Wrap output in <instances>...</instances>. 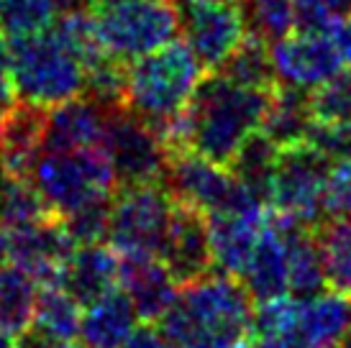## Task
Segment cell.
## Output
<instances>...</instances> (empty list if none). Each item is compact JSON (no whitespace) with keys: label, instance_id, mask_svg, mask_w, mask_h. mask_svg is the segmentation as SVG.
Returning a JSON list of instances; mask_svg holds the SVG:
<instances>
[{"label":"cell","instance_id":"8","mask_svg":"<svg viewBox=\"0 0 351 348\" xmlns=\"http://www.w3.org/2000/svg\"><path fill=\"white\" fill-rule=\"evenodd\" d=\"M331 169V159L305 141L280 149L269 179L267 208L311 228L321 225L323 221H328L326 195Z\"/></svg>","mask_w":351,"mask_h":348},{"label":"cell","instance_id":"18","mask_svg":"<svg viewBox=\"0 0 351 348\" xmlns=\"http://www.w3.org/2000/svg\"><path fill=\"white\" fill-rule=\"evenodd\" d=\"M293 325L311 348H339L351 330V297L326 290L295 297Z\"/></svg>","mask_w":351,"mask_h":348},{"label":"cell","instance_id":"30","mask_svg":"<svg viewBox=\"0 0 351 348\" xmlns=\"http://www.w3.org/2000/svg\"><path fill=\"white\" fill-rule=\"evenodd\" d=\"M47 215H51V210L36 192L34 182L5 174V179L0 182V225L8 231L36 223Z\"/></svg>","mask_w":351,"mask_h":348},{"label":"cell","instance_id":"12","mask_svg":"<svg viewBox=\"0 0 351 348\" xmlns=\"http://www.w3.org/2000/svg\"><path fill=\"white\" fill-rule=\"evenodd\" d=\"M8 259L26 269L39 287L62 284V274L77 243L72 241L59 215H47L36 223L8 228Z\"/></svg>","mask_w":351,"mask_h":348},{"label":"cell","instance_id":"31","mask_svg":"<svg viewBox=\"0 0 351 348\" xmlns=\"http://www.w3.org/2000/svg\"><path fill=\"white\" fill-rule=\"evenodd\" d=\"M311 116L318 123H351V67H343L333 77L308 92Z\"/></svg>","mask_w":351,"mask_h":348},{"label":"cell","instance_id":"25","mask_svg":"<svg viewBox=\"0 0 351 348\" xmlns=\"http://www.w3.org/2000/svg\"><path fill=\"white\" fill-rule=\"evenodd\" d=\"M328 287L351 297V218H328L315 225Z\"/></svg>","mask_w":351,"mask_h":348},{"label":"cell","instance_id":"10","mask_svg":"<svg viewBox=\"0 0 351 348\" xmlns=\"http://www.w3.org/2000/svg\"><path fill=\"white\" fill-rule=\"evenodd\" d=\"M100 149L113 166L118 187L162 184L165 179L169 156L165 141L147 121H141L128 108H116L106 113Z\"/></svg>","mask_w":351,"mask_h":348},{"label":"cell","instance_id":"4","mask_svg":"<svg viewBox=\"0 0 351 348\" xmlns=\"http://www.w3.org/2000/svg\"><path fill=\"white\" fill-rule=\"evenodd\" d=\"M13 95L39 108H51L85 92V67L49 29L10 41Z\"/></svg>","mask_w":351,"mask_h":348},{"label":"cell","instance_id":"45","mask_svg":"<svg viewBox=\"0 0 351 348\" xmlns=\"http://www.w3.org/2000/svg\"><path fill=\"white\" fill-rule=\"evenodd\" d=\"M339 348H351V330H349V336L341 340V346H339Z\"/></svg>","mask_w":351,"mask_h":348},{"label":"cell","instance_id":"6","mask_svg":"<svg viewBox=\"0 0 351 348\" xmlns=\"http://www.w3.org/2000/svg\"><path fill=\"white\" fill-rule=\"evenodd\" d=\"M29 179L59 218L88 203L108 200L118 190L113 166L100 144L77 151H41Z\"/></svg>","mask_w":351,"mask_h":348},{"label":"cell","instance_id":"29","mask_svg":"<svg viewBox=\"0 0 351 348\" xmlns=\"http://www.w3.org/2000/svg\"><path fill=\"white\" fill-rule=\"evenodd\" d=\"M69 8V0H0V23L13 36L47 31Z\"/></svg>","mask_w":351,"mask_h":348},{"label":"cell","instance_id":"14","mask_svg":"<svg viewBox=\"0 0 351 348\" xmlns=\"http://www.w3.org/2000/svg\"><path fill=\"white\" fill-rule=\"evenodd\" d=\"M159 259L165 261V266L180 287L213 271L208 215L190 205L175 203Z\"/></svg>","mask_w":351,"mask_h":348},{"label":"cell","instance_id":"5","mask_svg":"<svg viewBox=\"0 0 351 348\" xmlns=\"http://www.w3.org/2000/svg\"><path fill=\"white\" fill-rule=\"evenodd\" d=\"M90 16L103 51L123 64L169 44L182 21L175 0H95Z\"/></svg>","mask_w":351,"mask_h":348},{"label":"cell","instance_id":"42","mask_svg":"<svg viewBox=\"0 0 351 348\" xmlns=\"http://www.w3.org/2000/svg\"><path fill=\"white\" fill-rule=\"evenodd\" d=\"M0 348H16V340H13V333L0 328Z\"/></svg>","mask_w":351,"mask_h":348},{"label":"cell","instance_id":"13","mask_svg":"<svg viewBox=\"0 0 351 348\" xmlns=\"http://www.w3.org/2000/svg\"><path fill=\"white\" fill-rule=\"evenodd\" d=\"M269 54L277 82L300 90H313L343 69V62L328 34L290 31L272 41Z\"/></svg>","mask_w":351,"mask_h":348},{"label":"cell","instance_id":"32","mask_svg":"<svg viewBox=\"0 0 351 348\" xmlns=\"http://www.w3.org/2000/svg\"><path fill=\"white\" fill-rule=\"evenodd\" d=\"M246 21L262 39L274 41L293 31V0H246Z\"/></svg>","mask_w":351,"mask_h":348},{"label":"cell","instance_id":"22","mask_svg":"<svg viewBox=\"0 0 351 348\" xmlns=\"http://www.w3.org/2000/svg\"><path fill=\"white\" fill-rule=\"evenodd\" d=\"M136 310L121 287L82 308L80 336L85 348H121L136 328Z\"/></svg>","mask_w":351,"mask_h":348},{"label":"cell","instance_id":"38","mask_svg":"<svg viewBox=\"0 0 351 348\" xmlns=\"http://www.w3.org/2000/svg\"><path fill=\"white\" fill-rule=\"evenodd\" d=\"M121 348H177V346L162 333V328H154V325L149 323V325L134 328V333L128 336L126 343Z\"/></svg>","mask_w":351,"mask_h":348},{"label":"cell","instance_id":"9","mask_svg":"<svg viewBox=\"0 0 351 348\" xmlns=\"http://www.w3.org/2000/svg\"><path fill=\"white\" fill-rule=\"evenodd\" d=\"M175 200L165 184L118 187L110 197L108 241L118 253L159 256Z\"/></svg>","mask_w":351,"mask_h":348},{"label":"cell","instance_id":"20","mask_svg":"<svg viewBox=\"0 0 351 348\" xmlns=\"http://www.w3.org/2000/svg\"><path fill=\"white\" fill-rule=\"evenodd\" d=\"M47 108L31 105L19 100L5 113V126L0 136V164L10 177L29 179L31 169L41 156V136H44Z\"/></svg>","mask_w":351,"mask_h":348},{"label":"cell","instance_id":"15","mask_svg":"<svg viewBox=\"0 0 351 348\" xmlns=\"http://www.w3.org/2000/svg\"><path fill=\"white\" fill-rule=\"evenodd\" d=\"M118 287L128 295L136 318L144 323H156L180 292L165 261L147 253H118Z\"/></svg>","mask_w":351,"mask_h":348},{"label":"cell","instance_id":"35","mask_svg":"<svg viewBox=\"0 0 351 348\" xmlns=\"http://www.w3.org/2000/svg\"><path fill=\"white\" fill-rule=\"evenodd\" d=\"M339 10L333 0H293V31L326 34Z\"/></svg>","mask_w":351,"mask_h":348},{"label":"cell","instance_id":"40","mask_svg":"<svg viewBox=\"0 0 351 348\" xmlns=\"http://www.w3.org/2000/svg\"><path fill=\"white\" fill-rule=\"evenodd\" d=\"M13 82H10V44L0 34V103L10 105L13 100Z\"/></svg>","mask_w":351,"mask_h":348},{"label":"cell","instance_id":"46","mask_svg":"<svg viewBox=\"0 0 351 348\" xmlns=\"http://www.w3.org/2000/svg\"><path fill=\"white\" fill-rule=\"evenodd\" d=\"M85 3H95V0H85Z\"/></svg>","mask_w":351,"mask_h":348},{"label":"cell","instance_id":"21","mask_svg":"<svg viewBox=\"0 0 351 348\" xmlns=\"http://www.w3.org/2000/svg\"><path fill=\"white\" fill-rule=\"evenodd\" d=\"M62 287L85 308L118 287V251L113 246L88 243L77 246L69 256Z\"/></svg>","mask_w":351,"mask_h":348},{"label":"cell","instance_id":"17","mask_svg":"<svg viewBox=\"0 0 351 348\" xmlns=\"http://www.w3.org/2000/svg\"><path fill=\"white\" fill-rule=\"evenodd\" d=\"M264 221H267V208L208 215L215 269L231 274V277H241L249 259H252Z\"/></svg>","mask_w":351,"mask_h":348},{"label":"cell","instance_id":"27","mask_svg":"<svg viewBox=\"0 0 351 348\" xmlns=\"http://www.w3.org/2000/svg\"><path fill=\"white\" fill-rule=\"evenodd\" d=\"M80 320H82V305L62 284L39 287L34 323H31L34 328L57 338H77Z\"/></svg>","mask_w":351,"mask_h":348},{"label":"cell","instance_id":"26","mask_svg":"<svg viewBox=\"0 0 351 348\" xmlns=\"http://www.w3.org/2000/svg\"><path fill=\"white\" fill-rule=\"evenodd\" d=\"M218 72L239 82V85L256 87V90H274V85H277L269 41L262 39L254 31L246 34L244 41L236 47V51L226 59V64Z\"/></svg>","mask_w":351,"mask_h":348},{"label":"cell","instance_id":"34","mask_svg":"<svg viewBox=\"0 0 351 348\" xmlns=\"http://www.w3.org/2000/svg\"><path fill=\"white\" fill-rule=\"evenodd\" d=\"M305 144L318 149L333 164L351 159V123H318V121H313Z\"/></svg>","mask_w":351,"mask_h":348},{"label":"cell","instance_id":"16","mask_svg":"<svg viewBox=\"0 0 351 348\" xmlns=\"http://www.w3.org/2000/svg\"><path fill=\"white\" fill-rule=\"evenodd\" d=\"M106 108L93 97H69L59 105L47 108L44 118V151H77L88 146H98L106 126Z\"/></svg>","mask_w":351,"mask_h":348},{"label":"cell","instance_id":"19","mask_svg":"<svg viewBox=\"0 0 351 348\" xmlns=\"http://www.w3.org/2000/svg\"><path fill=\"white\" fill-rule=\"evenodd\" d=\"M239 279L244 282L256 305L287 295V243L282 225L272 210H267V221L256 238L252 259Z\"/></svg>","mask_w":351,"mask_h":348},{"label":"cell","instance_id":"1","mask_svg":"<svg viewBox=\"0 0 351 348\" xmlns=\"http://www.w3.org/2000/svg\"><path fill=\"white\" fill-rule=\"evenodd\" d=\"M272 90L239 85L221 72H205L193 100L162 134L167 151L190 149L226 164L262 128Z\"/></svg>","mask_w":351,"mask_h":348},{"label":"cell","instance_id":"41","mask_svg":"<svg viewBox=\"0 0 351 348\" xmlns=\"http://www.w3.org/2000/svg\"><path fill=\"white\" fill-rule=\"evenodd\" d=\"M8 261V233L0 225V266Z\"/></svg>","mask_w":351,"mask_h":348},{"label":"cell","instance_id":"37","mask_svg":"<svg viewBox=\"0 0 351 348\" xmlns=\"http://www.w3.org/2000/svg\"><path fill=\"white\" fill-rule=\"evenodd\" d=\"M326 34H328V39L333 41V47L339 51L343 67H351V8L339 10Z\"/></svg>","mask_w":351,"mask_h":348},{"label":"cell","instance_id":"44","mask_svg":"<svg viewBox=\"0 0 351 348\" xmlns=\"http://www.w3.org/2000/svg\"><path fill=\"white\" fill-rule=\"evenodd\" d=\"M5 113H8V105L0 103V136H3V126H5Z\"/></svg>","mask_w":351,"mask_h":348},{"label":"cell","instance_id":"7","mask_svg":"<svg viewBox=\"0 0 351 348\" xmlns=\"http://www.w3.org/2000/svg\"><path fill=\"white\" fill-rule=\"evenodd\" d=\"M162 184L175 203L190 205L205 215L267 208L262 197L239 182L228 166L190 149L169 151Z\"/></svg>","mask_w":351,"mask_h":348},{"label":"cell","instance_id":"11","mask_svg":"<svg viewBox=\"0 0 351 348\" xmlns=\"http://www.w3.org/2000/svg\"><path fill=\"white\" fill-rule=\"evenodd\" d=\"M180 23L185 26V44L203 72H218L249 34L244 5L236 0L187 5V16Z\"/></svg>","mask_w":351,"mask_h":348},{"label":"cell","instance_id":"3","mask_svg":"<svg viewBox=\"0 0 351 348\" xmlns=\"http://www.w3.org/2000/svg\"><path fill=\"white\" fill-rule=\"evenodd\" d=\"M203 75L190 47L172 39L152 54L128 62L126 108L162 136L193 100Z\"/></svg>","mask_w":351,"mask_h":348},{"label":"cell","instance_id":"33","mask_svg":"<svg viewBox=\"0 0 351 348\" xmlns=\"http://www.w3.org/2000/svg\"><path fill=\"white\" fill-rule=\"evenodd\" d=\"M108 218H110V197L62 215V223L72 236V241L77 246H88V243H103V238H108Z\"/></svg>","mask_w":351,"mask_h":348},{"label":"cell","instance_id":"43","mask_svg":"<svg viewBox=\"0 0 351 348\" xmlns=\"http://www.w3.org/2000/svg\"><path fill=\"white\" fill-rule=\"evenodd\" d=\"M182 5H208V3H231V0H175Z\"/></svg>","mask_w":351,"mask_h":348},{"label":"cell","instance_id":"36","mask_svg":"<svg viewBox=\"0 0 351 348\" xmlns=\"http://www.w3.org/2000/svg\"><path fill=\"white\" fill-rule=\"evenodd\" d=\"M326 213L328 218H351V159L333 164L326 195Z\"/></svg>","mask_w":351,"mask_h":348},{"label":"cell","instance_id":"23","mask_svg":"<svg viewBox=\"0 0 351 348\" xmlns=\"http://www.w3.org/2000/svg\"><path fill=\"white\" fill-rule=\"evenodd\" d=\"M313 126L308 92L300 87H290L277 82L269 95V105L264 113L262 131L274 146H295L308 138V131Z\"/></svg>","mask_w":351,"mask_h":348},{"label":"cell","instance_id":"24","mask_svg":"<svg viewBox=\"0 0 351 348\" xmlns=\"http://www.w3.org/2000/svg\"><path fill=\"white\" fill-rule=\"evenodd\" d=\"M39 284L19 264L0 266V328L21 336L34 323Z\"/></svg>","mask_w":351,"mask_h":348},{"label":"cell","instance_id":"39","mask_svg":"<svg viewBox=\"0 0 351 348\" xmlns=\"http://www.w3.org/2000/svg\"><path fill=\"white\" fill-rule=\"evenodd\" d=\"M19 348H85L75 343V338H57V336H47L36 328H29L26 333H21Z\"/></svg>","mask_w":351,"mask_h":348},{"label":"cell","instance_id":"2","mask_svg":"<svg viewBox=\"0 0 351 348\" xmlns=\"http://www.w3.org/2000/svg\"><path fill=\"white\" fill-rule=\"evenodd\" d=\"M156 323L177 348H252L254 300L239 277L208 271L182 284Z\"/></svg>","mask_w":351,"mask_h":348},{"label":"cell","instance_id":"28","mask_svg":"<svg viewBox=\"0 0 351 348\" xmlns=\"http://www.w3.org/2000/svg\"><path fill=\"white\" fill-rule=\"evenodd\" d=\"M280 154V146H274L262 131H256L246 138L236 156L228 162V169L241 184H246L254 195H259L267 203V192H269V179L274 172V162Z\"/></svg>","mask_w":351,"mask_h":348}]
</instances>
